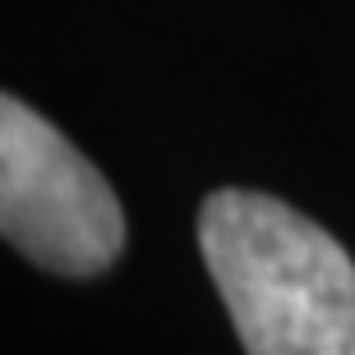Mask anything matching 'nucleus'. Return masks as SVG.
Masks as SVG:
<instances>
[{"label": "nucleus", "instance_id": "nucleus-1", "mask_svg": "<svg viewBox=\"0 0 355 355\" xmlns=\"http://www.w3.org/2000/svg\"><path fill=\"white\" fill-rule=\"evenodd\" d=\"M198 250L250 355H355V263L304 212L217 189L198 208Z\"/></svg>", "mask_w": 355, "mask_h": 355}, {"label": "nucleus", "instance_id": "nucleus-2", "mask_svg": "<svg viewBox=\"0 0 355 355\" xmlns=\"http://www.w3.org/2000/svg\"><path fill=\"white\" fill-rule=\"evenodd\" d=\"M0 231L46 272L92 277L125 245L106 175L19 97L0 102Z\"/></svg>", "mask_w": 355, "mask_h": 355}]
</instances>
